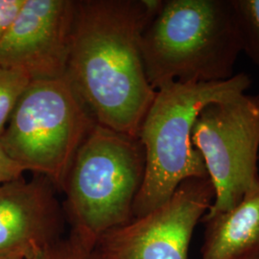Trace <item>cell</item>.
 <instances>
[{
  "instance_id": "cell-1",
  "label": "cell",
  "mask_w": 259,
  "mask_h": 259,
  "mask_svg": "<svg viewBox=\"0 0 259 259\" xmlns=\"http://www.w3.org/2000/svg\"><path fill=\"white\" fill-rule=\"evenodd\" d=\"M160 0L74 2L65 77L95 121L138 138L156 91L149 83L141 36Z\"/></svg>"
},
{
  "instance_id": "cell-2",
  "label": "cell",
  "mask_w": 259,
  "mask_h": 259,
  "mask_svg": "<svg viewBox=\"0 0 259 259\" xmlns=\"http://www.w3.org/2000/svg\"><path fill=\"white\" fill-rule=\"evenodd\" d=\"M242 52L232 0H166L141 36L149 83L223 82Z\"/></svg>"
},
{
  "instance_id": "cell-3",
  "label": "cell",
  "mask_w": 259,
  "mask_h": 259,
  "mask_svg": "<svg viewBox=\"0 0 259 259\" xmlns=\"http://www.w3.org/2000/svg\"><path fill=\"white\" fill-rule=\"evenodd\" d=\"M250 84V77L241 72L223 82H173L157 90L138 135L145 169L133 219L165 204L186 180L208 178L204 160L192 143L195 121L210 103L237 97Z\"/></svg>"
},
{
  "instance_id": "cell-4",
  "label": "cell",
  "mask_w": 259,
  "mask_h": 259,
  "mask_svg": "<svg viewBox=\"0 0 259 259\" xmlns=\"http://www.w3.org/2000/svg\"><path fill=\"white\" fill-rule=\"evenodd\" d=\"M144 169L139 138L96 123L78 149L63 187L71 234L94 249L105 233L133 220Z\"/></svg>"
},
{
  "instance_id": "cell-5",
  "label": "cell",
  "mask_w": 259,
  "mask_h": 259,
  "mask_svg": "<svg viewBox=\"0 0 259 259\" xmlns=\"http://www.w3.org/2000/svg\"><path fill=\"white\" fill-rule=\"evenodd\" d=\"M97 122L66 77L32 81L0 141L26 169L63 190L76 153Z\"/></svg>"
},
{
  "instance_id": "cell-6",
  "label": "cell",
  "mask_w": 259,
  "mask_h": 259,
  "mask_svg": "<svg viewBox=\"0 0 259 259\" xmlns=\"http://www.w3.org/2000/svg\"><path fill=\"white\" fill-rule=\"evenodd\" d=\"M191 139L215 191L205 215L232 209L259 180V106L254 96L244 93L204 107Z\"/></svg>"
},
{
  "instance_id": "cell-7",
  "label": "cell",
  "mask_w": 259,
  "mask_h": 259,
  "mask_svg": "<svg viewBox=\"0 0 259 259\" xmlns=\"http://www.w3.org/2000/svg\"><path fill=\"white\" fill-rule=\"evenodd\" d=\"M214 198L208 178L186 180L165 204L105 233L94 250L100 259H187Z\"/></svg>"
},
{
  "instance_id": "cell-8",
  "label": "cell",
  "mask_w": 259,
  "mask_h": 259,
  "mask_svg": "<svg viewBox=\"0 0 259 259\" xmlns=\"http://www.w3.org/2000/svg\"><path fill=\"white\" fill-rule=\"evenodd\" d=\"M75 0H25L0 40V65L31 81L65 77Z\"/></svg>"
},
{
  "instance_id": "cell-9",
  "label": "cell",
  "mask_w": 259,
  "mask_h": 259,
  "mask_svg": "<svg viewBox=\"0 0 259 259\" xmlns=\"http://www.w3.org/2000/svg\"><path fill=\"white\" fill-rule=\"evenodd\" d=\"M46 177L0 185V256L31 259L62 239L65 213Z\"/></svg>"
},
{
  "instance_id": "cell-10",
  "label": "cell",
  "mask_w": 259,
  "mask_h": 259,
  "mask_svg": "<svg viewBox=\"0 0 259 259\" xmlns=\"http://www.w3.org/2000/svg\"><path fill=\"white\" fill-rule=\"evenodd\" d=\"M201 259H243L259 255V180L233 208L204 215Z\"/></svg>"
},
{
  "instance_id": "cell-11",
  "label": "cell",
  "mask_w": 259,
  "mask_h": 259,
  "mask_svg": "<svg viewBox=\"0 0 259 259\" xmlns=\"http://www.w3.org/2000/svg\"><path fill=\"white\" fill-rule=\"evenodd\" d=\"M242 52L259 68V0H232Z\"/></svg>"
},
{
  "instance_id": "cell-12",
  "label": "cell",
  "mask_w": 259,
  "mask_h": 259,
  "mask_svg": "<svg viewBox=\"0 0 259 259\" xmlns=\"http://www.w3.org/2000/svg\"><path fill=\"white\" fill-rule=\"evenodd\" d=\"M31 82L29 76L23 71L0 65V137Z\"/></svg>"
},
{
  "instance_id": "cell-13",
  "label": "cell",
  "mask_w": 259,
  "mask_h": 259,
  "mask_svg": "<svg viewBox=\"0 0 259 259\" xmlns=\"http://www.w3.org/2000/svg\"><path fill=\"white\" fill-rule=\"evenodd\" d=\"M26 169L10 157L0 141V185L23 177Z\"/></svg>"
},
{
  "instance_id": "cell-14",
  "label": "cell",
  "mask_w": 259,
  "mask_h": 259,
  "mask_svg": "<svg viewBox=\"0 0 259 259\" xmlns=\"http://www.w3.org/2000/svg\"><path fill=\"white\" fill-rule=\"evenodd\" d=\"M25 0H0V40L19 14Z\"/></svg>"
},
{
  "instance_id": "cell-15",
  "label": "cell",
  "mask_w": 259,
  "mask_h": 259,
  "mask_svg": "<svg viewBox=\"0 0 259 259\" xmlns=\"http://www.w3.org/2000/svg\"><path fill=\"white\" fill-rule=\"evenodd\" d=\"M0 259H23L19 256H0Z\"/></svg>"
},
{
  "instance_id": "cell-16",
  "label": "cell",
  "mask_w": 259,
  "mask_h": 259,
  "mask_svg": "<svg viewBox=\"0 0 259 259\" xmlns=\"http://www.w3.org/2000/svg\"><path fill=\"white\" fill-rule=\"evenodd\" d=\"M243 259H259V255H256V256H250V257H246V258Z\"/></svg>"
},
{
  "instance_id": "cell-17",
  "label": "cell",
  "mask_w": 259,
  "mask_h": 259,
  "mask_svg": "<svg viewBox=\"0 0 259 259\" xmlns=\"http://www.w3.org/2000/svg\"><path fill=\"white\" fill-rule=\"evenodd\" d=\"M254 98H255V100H256V102H257L259 106V94H257V95H254Z\"/></svg>"
},
{
  "instance_id": "cell-18",
  "label": "cell",
  "mask_w": 259,
  "mask_h": 259,
  "mask_svg": "<svg viewBox=\"0 0 259 259\" xmlns=\"http://www.w3.org/2000/svg\"><path fill=\"white\" fill-rule=\"evenodd\" d=\"M46 259H65V258H60V257H52V258H46Z\"/></svg>"
}]
</instances>
